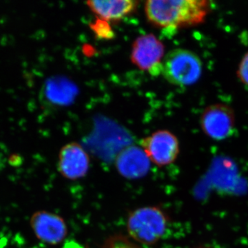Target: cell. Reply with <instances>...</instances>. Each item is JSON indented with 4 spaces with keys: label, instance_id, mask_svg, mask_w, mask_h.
Wrapping results in <instances>:
<instances>
[{
    "label": "cell",
    "instance_id": "obj_1",
    "mask_svg": "<svg viewBox=\"0 0 248 248\" xmlns=\"http://www.w3.org/2000/svg\"><path fill=\"white\" fill-rule=\"evenodd\" d=\"M210 1L207 0H149L145 12L149 22L163 29L198 25L210 12Z\"/></svg>",
    "mask_w": 248,
    "mask_h": 248
},
{
    "label": "cell",
    "instance_id": "obj_2",
    "mask_svg": "<svg viewBox=\"0 0 248 248\" xmlns=\"http://www.w3.org/2000/svg\"><path fill=\"white\" fill-rule=\"evenodd\" d=\"M166 213L156 206H145L135 209L127 218V231L135 242L153 245L162 239L169 226Z\"/></svg>",
    "mask_w": 248,
    "mask_h": 248
},
{
    "label": "cell",
    "instance_id": "obj_3",
    "mask_svg": "<svg viewBox=\"0 0 248 248\" xmlns=\"http://www.w3.org/2000/svg\"><path fill=\"white\" fill-rule=\"evenodd\" d=\"M203 63L194 52L176 48L165 55L161 65V74L171 84L188 86L195 84L202 76Z\"/></svg>",
    "mask_w": 248,
    "mask_h": 248
},
{
    "label": "cell",
    "instance_id": "obj_4",
    "mask_svg": "<svg viewBox=\"0 0 248 248\" xmlns=\"http://www.w3.org/2000/svg\"><path fill=\"white\" fill-rule=\"evenodd\" d=\"M164 44L153 34L140 36L133 44L131 61L140 70L152 76L161 73L165 55Z\"/></svg>",
    "mask_w": 248,
    "mask_h": 248
},
{
    "label": "cell",
    "instance_id": "obj_5",
    "mask_svg": "<svg viewBox=\"0 0 248 248\" xmlns=\"http://www.w3.org/2000/svg\"><path fill=\"white\" fill-rule=\"evenodd\" d=\"M203 133L212 140L222 141L234 134L236 120L234 110L224 104H215L205 108L201 116Z\"/></svg>",
    "mask_w": 248,
    "mask_h": 248
},
{
    "label": "cell",
    "instance_id": "obj_6",
    "mask_svg": "<svg viewBox=\"0 0 248 248\" xmlns=\"http://www.w3.org/2000/svg\"><path fill=\"white\" fill-rule=\"evenodd\" d=\"M141 144L151 162L159 167L174 162L180 150L177 137L167 130L155 132L143 139Z\"/></svg>",
    "mask_w": 248,
    "mask_h": 248
},
{
    "label": "cell",
    "instance_id": "obj_7",
    "mask_svg": "<svg viewBox=\"0 0 248 248\" xmlns=\"http://www.w3.org/2000/svg\"><path fill=\"white\" fill-rule=\"evenodd\" d=\"M30 226L37 239L51 246L61 244L68 234V227L64 219L46 210H38L32 214Z\"/></svg>",
    "mask_w": 248,
    "mask_h": 248
},
{
    "label": "cell",
    "instance_id": "obj_8",
    "mask_svg": "<svg viewBox=\"0 0 248 248\" xmlns=\"http://www.w3.org/2000/svg\"><path fill=\"white\" fill-rule=\"evenodd\" d=\"M58 165L62 177L68 180H78L84 177L89 172L90 158L79 143L71 142L60 150Z\"/></svg>",
    "mask_w": 248,
    "mask_h": 248
},
{
    "label": "cell",
    "instance_id": "obj_9",
    "mask_svg": "<svg viewBox=\"0 0 248 248\" xmlns=\"http://www.w3.org/2000/svg\"><path fill=\"white\" fill-rule=\"evenodd\" d=\"M151 160L141 147L129 146L119 153L115 159L117 170L128 179H139L148 174Z\"/></svg>",
    "mask_w": 248,
    "mask_h": 248
},
{
    "label": "cell",
    "instance_id": "obj_10",
    "mask_svg": "<svg viewBox=\"0 0 248 248\" xmlns=\"http://www.w3.org/2000/svg\"><path fill=\"white\" fill-rule=\"evenodd\" d=\"M138 2L134 0H93L86 1L90 9L99 19L110 22L126 17L136 9Z\"/></svg>",
    "mask_w": 248,
    "mask_h": 248
},
{
    "label": "cell",
    "instance_id": "obj_11",
    "mask_svg": "<svg viewBox=\"0 0 248 248\" xmlns=\"http://www.w3.org/2000/svg\"><path fill=\"white\" fill-rule=\"evenodd\" d=\"M67 91L71 92V85L66 84V82H63L62 79H55L50 81V84L47 86L46 94L49 99L53 102L62 103L63 101L60 93H62V96L66 101L68 100V97H71V95L66 94Z\"/></svg>",
    "mask_w": 248,
    "mask_h": 248
},
{
    "label": "cell",
    "instance_id": "obj_12",
    "mask_svg": "<svg viewBox=\"0 0 248 248\" xmlns=\"http://www.w3.org/2000/svg\"><path fill=\"white\" fill-rule=\"evenodd\" d=\"M94 33L99 39H111L114 37V32L111 29L110 24L107 21L98 19L90 25Z\"/></svg>",
    "mask_w": 248,
    "mask_h": 248
},
{
    "label": "cell",
    "instance_id": "obj_13",
    "mask_svg": "<svg viewBox=\"0 0 248 248\" xmlns=\"http://www.w3.org/2000/svg\"><path fill=\"white\" fill-rule=\"evenodd\" d=\"M104 248H140L128 238L122 235L111 236L106 241Z\"/></svg>",
    "mask_w": 248,
    "mask_h": 248
},
{
    "label": "cell",
    "instance_id": "obj_14",
    "mask_svg": "<svg viewBox=\"0 0 248 248\" xmlns=\"http://www.w3.org/2000/svg\"><path fill=\"white\" fill-rule=\"evenodd\" d=\"M237 76L241 83L248 88V52L245 54L240 62Z\"/></svg>",
    "mask_w": 248,
    "mask_h": 248
}]
</instances>
